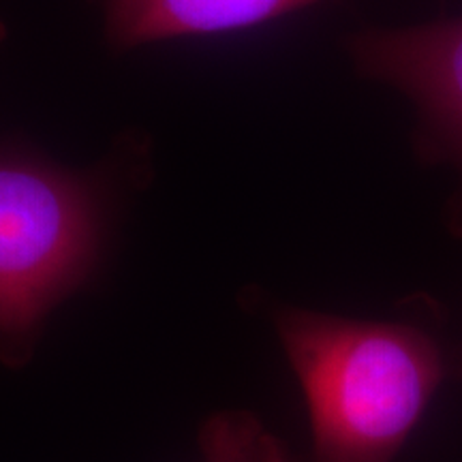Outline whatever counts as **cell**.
Wrapping results in <instances>:
<instances>
[{
	"instance_id": "6",
	"label": "cell",
	"mask_w": 462,
	"mask_h": 462,
	"mask_svg": "<svg viewBox=\"0 0 462 462\" xmlns=\"http://www.w3.org/2000/svg\"><path fill=\"white\" fill-rule=\"evenodd\" d=\"M5 34H7V28H5V24H3V22H0V43H3Z\"/></svg>"
},
{
	"instance_id": "1",
	"label": "cell",
	"mask_w": 462,
	"mask_h": 462,
	"mask_svg": "<svg viewBox=\"0 0 462 462\" xmlns=\"http://www.w3.org/2000/svg\"><path fill=\"white\" fill-rule=\"evenodd\" d=\"M274 326L309 404L315 460L392 462L446 377L430 334L304 309H279Z\"/></svg>"
},
{
	"instance_id": "4",
	"label": "cell",
	"mask_w": 462,
	"mask_h": 462,
	"mask_svg": "<svg viewBox=\"0 0 462 462\" xmlns=\"http://www.w3.org/2000/svg\"><path fill=\"white\" fill-rule=\"evenodd\" d=\"M323 0H106V32L116 48L161 39L253 28Z\"/></svg>"
},
{
	"instance_id": "5",
	"label": "cell",
	"mask_w": 462,
	"mask_h": 462,
	"mask_svg": "<svg viewBox=\"0 0 462 462\" xmlns=\"http://www.w3.org/2000/svg\"><path fill=\"white\" fill-rule=\"evenodd\" d=\"M198 441L204 462H293L281 439L242 409L212 413Z\"/></svg>"
},
{
	"instance_id": "3",
	"label": "cell",
	"mask_w": 462,
	"mask_h": 462,
	"mask_svg": "<svg viewBox=\"0 0 462 462\" xmlns=\"http://www.w3.org/2000/svg\"><path fill=\"white\" fill-rule=\"evenodd\" d=\"M357 71L402 92L418 109V148L462 182V15L421 26L364 31L349 42ZM449 221L462 236V189Z\"/></svg>"
},
{
	"instance_id": "2",
	"label": "cell",
	"mask_w": 462,
	"mask_h": 462,
	"mask_svg": "<svg viewBox=\"0 0 462 462\" xmlns=\"http://www.w3.org/2000/svg\"><path fill=\"white\" fill-rule=\"evenodd\" d=\"M97 184L60 167L0 154V360H31L48 315L97 263Z\"/></svg>"
}]
</instances>
